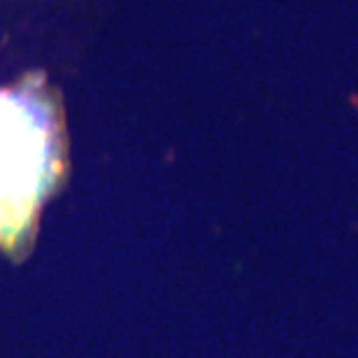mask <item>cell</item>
Wrapping results in <instances>:
<instances>
[{"mask_svg":"<svg viewBox=\"0 0 358 358\" xmlns=\"http://www.w3.org/2000/svg\"><path fill=\"white\" fill-rule=\"evenodd\" d=\"M66 175L59 96L33 73L0 89V249L21 256Z\"/></svg>","mask_w":358,"mask_h":358,"instance_id":"1","label":"cell"}]
</instances>
